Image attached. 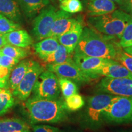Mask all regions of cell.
<instances>
[{
	"instance_id": "6da1fadb",
	"label": "cell",
	"mask_w": 132,
	"mask_h": 132,
	"mask_svg": "<svg viewBox=\"0 0 132 132\" xmlns=\"http://www.w3.org/2000/svg\"><path fill=\"white\" fill-rule=\"evenodd\" d=\"M24 106L32 124L61 122L67 118V110L64 100L45 99L32 96L28 98Z\"/></svg>"
},
{
	"instance_id": "7a4b0ae2",
	"label": "cell",
	"mask_w": 132,
	"mask_h": 132,
	"mask_svg": "<svg viewBox=\"0 0 132 132\" xmlns=\"http://www.w3.org/2000/svg\"><path fill=\"white\" fill-rule=\"evenodd\" d=\"M119 47L95 29L85 27L74 52L88 56L115 60L120 50Z\"/></svg>"
},
{
	"instance_id": "3957f363",
	"label": "cell",
	"mask_w": 132,
	"mask_h": 132,
	"mask_svg": "<svg viewBox=\"0 0 132 132\" xmlns=\"http://www.w3.org/2000/svg\"><path fill=\"white\" fill-rule=\"evenodd\" d=\"M131 16L122 10H115L103 15L89 16L87 23L90 28L97 32L110 37L120 39Z\"/></svg>"
},
{
	"instance_id": "277c9868",
	"label": "cell",
	"mask_w": 132,
	"mask_h": 132,
	"mask_svg": "<svg viewBox=\"0 0 132 132\" xmlns=\"http://www.w3.org/2000/svg\"><path fill=\"white\" fill-rule=\"evenodd\" d=\"M102 118L117 124L132 123V96H118L103 113Z\"/></svg>"
},
{
	"instance_id": "5b68a950",
	"label": "cell",
	"mask_w": 132,
	"mask_h": 132,
	"mask_svg": "<svg viewBox=\"0 0 132 132\" xmlns=\"http://www.w3.org/2000/svg\"><path fill=\"white\" fill-rule=\"evenodd\" d=\"M60 90L57 76L47 70L39 75L33 88L32 96L45 99L58 98Z\"/></svg>"
},
{
	"instance_id": "8992f818",
	"label": "cell",
	"mask_w": 132,
	"mask_h": 132,
	"mask_svg": "<svg viewBox=\"0 0 132 132\" xmlns=\"http://www.w3.org/2000/svg\"><path fill=\"white\" fill-rule=\"evenodd\" d=\"M44 68L39 62L31 60V65L22 80L12 92L14 97L21 101H25L32 93L33 88Z\"/></svg>"
},
{
	"instance_id": "52a82bcc",
	"label": "cell",
	"mask_w": 132,
	"mask_h": 132,
	"mask_svg": "<svg viewBox=\"0 0 132 132\" xmlns=\"http://www.w3.org/2000/svg\"><path fill=\"white\" fill-rule=\"evenodd\" d=\"M56 12V9L49 4L35 16L32 23V33L36 40L39 41L49 37Z\"/></svg>"
},
{
	"instance_id": "ba28073f",
	"label": "cell",
	"mask_w": 132,
	"mask_h": 132,
	"mask_svg": "<svg viewBox=\"0 0 132 132\" xmlns=\"http://www.w3.org/2000/svg\"><path fill=\"white\" fill-rule=\"evenodd\" d=\"M98 91L118 96H132L131 78H114L106 77L102 79L97 86Z\"/></svg>"
},
{
	"instance_id": "9c48e42d",
	"label": "cell",
	"mask_w": 132,
	"mask_h": 132,
	"mask_svg": "<svg viewBox=\"0 0 132 132\" xmlns=\"http://www.w3.org/2000/svg\"><path fill=\"white\" fill-rule=\"evenodd\" d=\"M118 96L106 93L98 94L89 98L87 116L90 122L98 123L102 118V114Z\"/></svg>"
},
{
	"instance_id": "30bf717a",
	"label": "cell",
	"mask_w": 132,
	"mask_h": 132,
	"mask_svg": "<svg viewBox=\"0 0 132 132\" xmlns=\"http://www.w3.org/2000/svg\"><path fill=\"white\" fill-rule=\"evenodd\" d=\"M47 69L48 70L55 73L57 77H64L80 83L90 82L95 79L84 73L75 63L48 64Z\"/></svg>"
},
{
	"instance_id": "8fae6325",
	"label": "cell",
	"mask_w": 132,
	"mask_h": 132,
	"mask_svg": "<svg viewBox=\"0 0 132 132\" xmlns=\"http://www.w3.org/2000/svg\"><path fill=\"white\" fill-rule=\"evenodd\" d=\"M73 59L76 65L84 73L91 76L93 78H97L98 77L92 75V73L102 66L110 63L113 59H109L100 57H95L79 53H74Z\"/></svg>"
},
{
	"instance_id": "7c38bea8",
	"label": "cell",
	"mask_w": 132,
	"mask_h": 132,
	"mask_svg": "<svg viewBox=\"0 0 132 132\" xmlns=\"http://www.w3.org/2000/svg\"><path fill=\"white\" fill-rule=\"evenodd\" d=\"M78 20L73 17L72 14L62 10L57 11L49 37L57 38L70 30Z\"/></svg>"
},
{
	"instance_id": "4fadbf2b",
	"label": "cell",
	"mask_w": 132,
	"mask_h": 132,
	"mask_svg": "<svg viewBox=\"0 0 132 132\" xmlns=\"http://www.w3.org/2000/svg\"><path fill=\"white\" fill-rule=\"evenodd\" d=\"M82 29L83 26L79 20L70 30L57 37L59 44L65 47L69 53L72 54L80 40Z\"/></svg>"
},
{
	"instance_id": "5bb4252c",
	"label": "cell",
	"mask_w": 132,
	"mask_h": 132,
	"mask_svg": "<svg viewBox=\"0 0 132 132\" xmlns=\"http://www.w3.org/2000/svg\"><path fill=\"white\" fill-rule=\"evenodd\" d=\"M116 9V4L112 0H89L87 6L89 16L103 15Z\"/></svg>"
},
{
	"instance_id": "9a60e30c",
	"label": "cell",
	"mask_w": 132,
	"mask_h": 132,
	"mask_svg": "<svg viewBox=\"0 0 132 132\" xmlns=\"http://www.w3.org/2000/svg\"><path fill=\"white\" fill-rule=\"evenodd\" d=\"M21 12L28 19L35 17L41 10L50 4V0H16Z\"/></svg>"
},
{
	"instance_id": "2e32d148",
	"label": "cell",
	"mask_w": 132,
	"mask_h": 132,
	"mask_svg": "<svg viewBox=\"0 0 132 132\" xmlns=\"http://www.w3.org/2000/svg\"><path fill=\"white\" fill-rule=\"evenodd\" d=\"M0 14L19 24L22 21V12L16 0H0Z\"/></svg>"
},
{
	"instance_id": "e0dca14e",
	"label": "cell",
	"mask_w": 132,
	"mask_h": 132,
	"mask_svg": "<svg viewBox=\"0 0 132 132\" xmlns=\"http://www.w3.org/2000/svg\"><path fill=\"white\" fill-rule=\"evenodd\" d=\"M7 44L20 48H26L33 44V39L23 29H16L4 34Z\"/></svg>"
},
{
	"instance_id": "ac0fdd59",
	"label": "cell",
	"mask_w": 132,
	"mask_h": 132,
	"mask_svg": "<svg viewBox=\"0 0 132 132\" xmlns=\"http://www.w3.org/2000/svg\"><path fill=\"white\" fill-rule=\"evenodd\" d=\"M31 60L24 59L19 62L11 71L9 80V89L13 91L17 87L31 65Z\"/></svg>"
},
{
	"instance_id": "d6986e66",
	"label": "cell",
	"mask_w": 132,
	"mask_h": 132,
	"mask_svg": "<svg viewBox=\"0 0 132 132\" xmlns=\"http://www.w3.org/2000/svg\"><path fill=\"white\" fill-rule=\"evenodd\" d=\"M59 45L56 37H48L39 40L34 45L36 53L43 60L47 56L55 51Z\"/></svg>"
},
{
	"instance_id": "ffe728a7",
	"label": "cell",
	"mask_w": 132,
	"mask_h": 132,
	"mask_svg": "<svg viewBox=\"0 0 132 132\" xmlns=\"http://www.w3.org/2000/svg\"><path fill=\"white\" fill-rule=\"evenodd\" d=\"M72 54L69 53L65 47L59 44L55 51L50 54L42 61L48 64L75 63Z\"/></svg>"
},
{
	"instance_id": "44dd1931",
	"label": "cell",
	"mask_w": 132,
	"mask_h": 132,
	"mask_svg": "<svg viewBox=\"0 0 132 132\" xmlns=\"http://www.w3.org/2000/svg\"><path fill=\"white\" fill-rule=\"evenodd\" d=\"M26 130H30V127L21 119L11 118L0 119V132H17Z\"/></svg>"
},
{
	"instance_id": "7402d4cb",
	"label": "cell",
	"mask_w": 132,
	"mask_h": 132,
	"mask_svg": "<svg viewBox=\"0 0 132 132\" xmlns=\"http://www.w3.org/2000/svg\"><path fill=\"white\" fill-rule=\"evenodd\" d=\"M14 97L8 89L0 90V116L6 114L14 105Z\"/></svg>"
},
{
	"instance_id": "603a6c76",
	"label": "cell",
	"mask_w": 132,
	"mask_h": 132,
	"mask_svg": "<svg viewBox=\"0 0 132 132\" xmlns=\"http://www.w3.org/2000/svg\"><path fill=\"white\" fill-rule=\"evenodd\" d=\"M0 52L4 55L8 56L13 58L19 59H24L28 56V52L25 48H20L16 46L7 44L0 48Z\"/></svg>"
},
{
	"instance_id": "cb8c5ba5",
	"label": "cell",
	"mask_w": 132,
	"mask_h": 132,
	"mask_svg": "<svg viewBox=\"0 0 132 132\" xmlns=\"http://www.w3.org/2000/svg\"><path fill=\"white\" fill-rule=\"evenodd\" d=\"M58 78L59 88L64 98L75 94L78 91V87L73 81L61 77Z\"/></svg>"
},
{
	"instance_id": "d4e9b609",
	"label": "cell",
	"mask_w": 132,
	"mask_h": 132,
	"mask_svg": "<svg viewBox=\"0 0 132 132\" xmlns=\"http://www.w3.org/2000/svg\"><path fill=\"white\" fill-rule=\"evenodd\" d=\"M60 8L62 11L70 14H75L83 10V6L80 0H62Z\"/></svg>"
},
{
	"instance_id": "484cf974",
	"label": "cell",
	"mask_w": 132,
	"mask_h": 132,
	"mask_svg": "<svg viewBox=\"0 0 132 132\" xmlns=\"http://www.w3.org/2000/svg\"><path fill=\"white\" fill-rule=\"evenodd\" d=\"M64 102L67 110L72 111L80 110L85 105L82 97L77 93L65 98Z\"/></svg>"
},
{
	"instance_id": "4316f807",
	"label": "cell",
	"mask_w": 132,
	"mask_h": 132,
	"mask_svg": "<svg viewBox=\"0 0 132 132\" xmlns=\"http://www.w3.org/2000/svg\"><path fill=\"white\" fill-rule=\"evenodd\" d=\"M119 45L123 48L132 45V17L125 26L120 38Z\"/></svg>"
},
{
	"instance_id": "83f0119b",
	"label": "cell",
	"mask_w": 132,
	"mask_h": 132,
	"mask_svg": "<svg viewBox=\"0 0 132 132\" xmlns=\"http://www.w3.org/2000/svg\"><path fill=\"white\" fill-rule=\"evenodd\" d=\"M21 28L20 24L14 22L0 14V32L3 34Z\"/></svg>"
},
{
	"instance_id": "f1b7e54d",
	"label": "cell",
	"mask_w": 132,
	"mask_h": 132,
	"mask_svg": "<svg viewBox=\"0 0 132 132\" xmlns=\"http://www.w3.org/2000/svg\"><path fill=\"white\" fill-rule=\"evenodd\" d=\"M115 60L125 66L128 70L132 73V56L127 53L124 51L120 50L118 52Z\"/></svg>"
},
{
	"instance_id": "f546056e",
	"label": "cell",
	"mask_w": 132,
	"mask_h": 132,
	"mask_svg": "<svg viewBox=\"0 0 132 132\" xmlns=\"http://www.w3.org/2000/svg\"><path fill=\"white\" fill-rule=\"evenodd\" d=\"M19 62L20 60L19 59L2 54L0 58V66L13 69Z\"/></svg>"
},
{
	"instance_id": "4dcf8cb0",
	"label": "cell",
	"mask_w": 132,
	"mask_h": 132,
	"mask_svg": "<svg viewBox=\"0 0 132 132\" xmlns=\"http://www.w3.org/2000/svg\"><path fill=\"white\" fill-rule=\"evenodd\" d=\"M32 130V132H61L58 128L45 124L34 125Z\"/></svg>"
},
{
	"instance_id": "1f68e13d",
	"label": "cell",
	"mask_w": 132,
	"mask_h": 132,
	"mask_svg": "<svg viewBox=\"0 0 132 132\" xmlns=\"http://www.w3.org/2000/svg\"><path fill=\"white\" fill-rule=\"evenodd\" d=\"M120 9L127 12L132 17V0H124L119 5Z\"/></svg>"
},
{
	"instance_id": "d6a6232c",
	"label": "cell",
	"mask_w": 132,
	"mask_h": 132,
	"mask_svg": "<svg viewBox=\"0 0 132 132\" xmlns=\"http://www.w3.org/2000/svg\"><path fill=\"white\" fill-rule=\"evenodd\" d=\"M7 42L6 41V37H5L4 34L0 32V48L4 47L6 45H7Z\"/></svg>"
},
{
	"instance_id": "836d02e7",
	"label": "cell",
	"mask_w": 132,
	"mask_h": 132,
	"mask_svg": "<svg viewBox=\"0 0 132 132\" xmlns=\"http://www.w3.org/2000/svg\"><path fill=\"white\" fill-rule=\"evenodd\" d=\"M0 89H9L8 81L0 79Z\"/></svg>"
},
{
	"instance_id": "e575fe53",
	"label": "cell",
	"mask_w": 132,
	"mask_h": 132,
	"mask_svg": "<svg viewBox=\"0 0 132 132\" xmlns=\"http://www.w3.org/2000/svg\"><path fill=\"white\" fill-rule=\"evenodd\" d=\"M124 50V52H126L127 53L130 54V55L132 56V45L130 46V47H127V48H123Z\"/></svg>"
},
{
	"instance_id": "d590c367",
	"label": "cell",
	"mask_w": 132,
	"mask_h": 132,
	"mask_svg": "<svg viewBox=\"0 0 132 132\" xmlns=\"http://www.w3.org/2000/svg\"><path fill=\"white\" fill-rule=\"evenodd\" d=\"M112 1H114V2L116 4H119V5L121 4L122 3L123 1H124V0H112Z\"/></svg>"
},
{
	"instance_id": "8d00e7d4",
	"label": "cell",
	"mask_w": 132,
	"mask_h": 132,
	"mask_svg": "<svg viewBox=\"0 0 132 132\" xmlns=\"http://www.w3.org/2000/svg\"><path fill=\"white\" fill-rule=\"evenodd\" d=\"M17 132H31L30 130H23V131H20Z\"/></svg>"
},
{
	"instance_id": "74e56055",
	"label": "cell",
	"mask_w": 132,
	"mask_h": 132,
	"mask_svg": "<svg viewBox=\"0 0 132 132\" xmlns=\"http://www.w3.org/2000/svg\"><path fill=\"white\" fill-rule=\"evenodd\" d=\"M1 55H2V54H1V53L0 52V58H1Z\"/></svg>"
},
{
	"instance_id": "f35d334b",
	"label": "cell",
	"mask_w": 132,
	"mask_h": 132,
	"mask_svg": "<svg viewBox=\"0 0 132 132\" xmlns=\"http://www.w3.org/2000/svg\"><path fill=\"white\" fill-rule=\"evenodd\" d=\"M50 1H54L55 0H50Z\"/></svg>"
},
{
	"instance_id": "ab89813d",
	"label": "cell",
	"mask_w": 132,
	"mask_h": 132,
	"mask_svg": "<svg viewBox=\"0 0 132 132\" xmlns=\"http://www.w3.org/2000/svg\"><path fill=\"white\" fill-rule=\"evenodd\" d=\"M1 89H0V90H1Z\"/></svg>"
}]
</instances>
